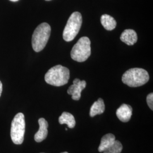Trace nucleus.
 I'll return each mask as SVG.
<instances>
[{
  "mask_svg": "<svg viewBox=\"0 0 153 153\" xmlns=\"http://www.w3.org/2000/svg\"><path fill=\"white\" fill-rule=\"evenodd\" d=\"M39 129L38 131L35 134L34 139L37 142H42L48 135V124L44 118H40L38 120Z\"/></svg>",
  "mask_w": 153,
  "mask_h": 153,
  "instance_id": "nucleus-8",
  "label": "nucleus"
},
{
  "mask_svg": "<svg viewBox=\"0 0 153 153\" xmlns=\"http://www.w3.org/2000/svg\"><path fill=\"white\" fill-rule=\"evenodd\" d=\"M45 1H51V0H45Z\"/></svg>",
  "mask_w": 153,
  "mask_h": 153,
  "instance_id": "nucleus-20",
  "label": "nucleus"
},
{
  "mask_svg": "<svg viewBox=\"0 0 153 153\" xmlns=\"http://www.w3.org/2000/svg\"><path fill=\"white\" fill-rule=\"evenodd\" d=\"M100 22L104 28L108 31H112L116 26V21L112 16L108 14H103L100 18Z\"/></svg>",
  "mask_w": 153,
  "mask_h": 153,
  "instance_id": "nucleus-13",
  "label": "nucleus"
},
{
  "mask_svg": "<svg viewBox=\"0 0 153 153\" xmlns=\"http://www.w3.org/2000/svg\"><path fill=\"white\" fill-rule=\"evenodd\" d=\"M10 1H11L12 2H16V1H18L19 0H10Z\"/></svg>",
  "mask_w": 153,
  "mask_h": 153,
  "instance_id": "nucleus-18",
  "label": "nucleus"
},
{
  "mask_svg": "<svg viewBox=\"0 0 153 153\" xmlns=\"http://www.w3.org/2000/svg\"><path fill=\"white\" fill-rule=\"evenodd\" d=\"M105 110V104L104 101L102 98L98 99V100L94 103L90 108V116L91 117H94L97 115L102 114Z\"/></svg>",
  "mask_w": 153,
  "mask_h": 153,
  "instance_id": "nucleus-12",
  "label": "nucleus"
},
{
  "mask_svg": "<svg viewBox=\"0 0 153 153\" xmlns=\"http://www.w3.org/2000/svg\"><path fill=\"white\" fill-rule=\"evenodd\" d=\"M91 55V42L88 37H82L78 40L71 52V59L82 62L87 60Z\"/></svg>",
  "mask_w": 153,
  "mask_h": 153,
  "instance_id": "nucleus-4",
  "label": "nucleus"
},
{
  "mask_svg": "<svg viewBox=\"0 0 153 153\" xmlns=\"http://www.w3.org/2000/svg\"><path fill=\"white\" fill-rule=\"evenodd\" d=\"M86 86L85 81H81L78 78H76L73 81V84L68 88V94L71 95V98L73 100H79L81 97V92Z\"/></svg>",
  "mask_w": 153,
  "mask_h": 153,
  "instance_id": "nucleus-7",
  "label": "nucleus"
},
{
  "mask_svg": "<svg viewBox=\"0 0 153 153\" xmlns=\"http://www.w3.org/2000/svg\"><path fill=\"white\" fill-rule=\"evenodd\" d=\"M68 153V152H62V153Z\"/></svg>",
  "mask_w": 153,
  "mask_h": 153,
  "instance_id": "nucleus-19",
  "label": "nucleus"
},
{
  "mask_svg": "<svg viewBox=\"0 0 153 153\" xmlns=\"http://www.w3.org/2000/svg\"><path fill=\"white\" fill-rule=\"evenodd\" d=\"M2 91V82L0 81V97L1 95Z\"/></svg>",
  "mask_w": 153,
  "mask_h": 153,
  "instance_id": "nucleus-17",
  "label": "nucleus"
},
{
  "mask_svg": "<svg viewBox=\"0 0 153 153\" xmlns=\"http://www.w3.org/2000/svg\"><path fill=\"white\" fill-rule=\"evenodd\" d=\"M115 141V136L114 134L111 133H108L104 135V136L102 138L100 144L99 146V152H103L104 150H105L108 148H110L114 143Z\"/></svg>",
  "mask_w": 153,
  "mask_h": 153,
  "instance_id": "nucleus-11",
  "label": "nucleus"
},
{
  "mask_svg": "<svg viewBox=\"0 0 153 153\" xmlns=\"http://www.w3.org/2000/svg\"><path fill=\"white\" fill-rule=\"evenodd\" d=\"M137 34L136 32L131 29H126L121 33L120 40L128 45H133L137 42Z\"/></svg>",
  "mask_w": 153,
  "mask_h": 153,
  "instance_id": "nucleus-10",
  "label": "nucleus"
},
{
  "mask_svg": "<svg viewBox=\"0 0 153 153\" xmlns=\"http://www.w3.org/2000/svg\"><path fill=\"white\" fill-rule=\"evenodd\" d=\"M51 32V27L47 23H41L36 28L32 37V46L35 52H39L44 49L49 40Z\"/></svg>",
  "mask_w": 153,
  "mask_h": 153,
  "instance_id": "nucleus-3",
  "label": "nucleus"
},
{
  "mask_svg": "<svg viewBox=\"0 0 153 153\" xmlns=\"http://www.w3.org/2000/svg\"><path fill=\"white\" fill-rule=\"evenodd\" d=\"M25 126V116L22 113L17 114L11 122L10 136L14 143L21 145L23 142Z\"/></svg>",
  "mask_w": 153,
  "mask_h": 153,
  "instance_id": "nucleus-6",
  "label": "nucleus"
},
{
  "mask_svg": "<svg viewBox=\"0 0 153 153\" xmlns=\"http://www.w3.org/2000/svg\"><path fill=\"white\" fill-rule=\"evenodd\" d=\"M123 150V145L119 141H115L114 143L104 150L103 153H121Z\"/></svg>",
  "mask_w": 153,
  "mask_h": 153,
  "instance_id": "nucleus-15",
  "label": "nucleus"
},
{
  "mask_svg": "<svg viewBox=\"0 0 153 153\" xmlns=\"http://www.w3.org/2000/svg\"></svg>",
  "mask_w": 153,
  "mask_h": 153,
  "instance_id": "nucleus-21",
  "label": "nucleus"
},
{
  "mask_svg": "<svg viewBox=\"0 0 153 153\" xmlns=\"http://www.w3.org/2000/svg\"><path fill=\"white\" fill-rule=\"evenodd\" d=\"M44 78L48 84L54 86H62L67 84L69 81L70 71L67 68L57 65L47 71Z\"/></svg>",
  "mask_w": 153,
  "mask_h": 153,
  "instance_id": "nucleus-1",
  "label": "nucleus"
},
{
  "mask_svg": "<svg viewBox=\"0 0 153 153\" xmlns=\"http://www.w3.org/2000/svg\"><path fill=\"white\" fill-rule=\"evenodd\" d=\"M132 115V108L128 104H123L117 109L116 116L122 122L126 123L130 120Z\"/></svg>",
  "mask_w": 153,
  "mask_h": 153,
  "instance_id": "nucleus-9",
  "label": "nucleus"
},
{
  "mask_svg": "<svg viewBox=\"0 0 153 153\" xmlns=\"http://www.w3.org/2000/svg\"><path fill=\"white\" fill-rule=\"evenodd\" d=\"M149 80L148 71L142 68H131L123 74V82L131 88L141 86Z\"/></svg>",
  "mask_w": 153,
  "mask_h": 153,
  "instance_id": "nucleus-2",
  "label": "nucleus"
},
{
  "mask_svg": "<svg viewBox=\"0 0 153 153\" xmlns=\"http://www.w3.org/2000/svg\"><path fill=\"white\" fill-rule=\"evenodd\" d=\"M146 101L148 106L152 110H153V94L150 93L148 95L146 98Z\"/></svg>",
  "mask_w": 153,
  "mask_h": 153,
  "instance_id": "nucleus-16",
  "label": "nucleus"
},
{
  "mask_svg": "<svg viewBox=\"0 0 153 153\" xmlns=\"http://www.w3.org/2000/svg\"><path fill=\"white\" fill-rule=\"evenodd\" d=\"M82 23V15L76 11L71 14L68 19L63 31V39L66 42H71L76 38L81 27Z\"/></svg>",
  "mask_w": 153,
  "mask_h": 153,
  "instance_id": "nucleus-5",
  "label": "nucleus"
},
{
  "mask_svg": "<svg viewBox=\"0 0 153 153\" xmlns=\"http://www.w3.org/2000/svg\"><path fill=\"white\" fill-rule=\"evenodd\" d=\"M60 124H66L69 128H73L76 126V120L74 117L71 114L64 112L59 119Z\"/></svg>",
  "mask_w": 153,
  "mask_h": 153,
  "instance_id": "nucleus-14",
  "label": "nucleus"
}]
</instances>
